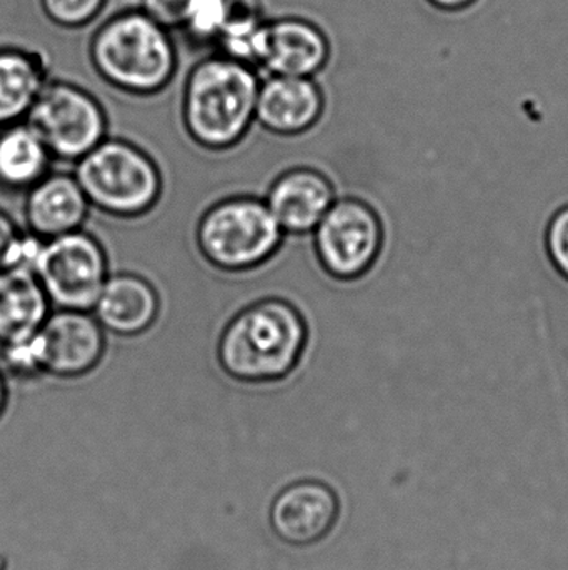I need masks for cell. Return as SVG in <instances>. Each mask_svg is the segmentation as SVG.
<instances>
[{
    "label": "cell",
    "mask_w": 568,
    "mask_h": 570,
    "mask_svg": "<svg viewBox=\"0 0 568 570\" xmlns=\"http://www.w3.org/2000/svg\"><path fill=\"white\" fill-rule=\"evenodd\" d=\"M46 379L77 381L93 374L106 361L109 334L93 312L52 308L40 328Z\"/></svg>",
    "instance_id": "obj_9"
},
{
    "label": "cell",
    "mask_w": 568,
    "mask_h": 570,
    "mask_svg": "<svg viewBox=\"0 0 568 570\" xmlns=\"http://www.w3.org/2000/svg\"><path fill=\"white\" fill-rule=\"evenodd\" d=\"M50 312L52 304L36 274L0 269V344L36 334Z\"/></svg>",
    "instance_id": "obj_17"
},
{
    "label": "cell",
    "mask_w": 568,
    "mask_h": 570,
    "mask_svg": "<svg viewBox=\"0 0 568 570\" xmlns=\"http://www.w3.org/2000/svg\"><path fill=\"white\" fill-rule=\"evenodd\" d=\"M53 169L52 154L27 120L0 127V189L26 196Z\"/></svg>",
    "instance_id": "obj_16"
},
{
    "label": "cell",
    "mask_w": 568,
    "mask_h": 570,
    "mask_svg": "<svg viewBox=\"0 0 568 570\" xmlns=\"http://www.w3.org/2000/svg\"><path fill=\"white\" fill-rule=\"evenodd\" d=\"M262 76L226 53L203 57L190 70L180 99V119L190 140L207 153L239 146L256 126Z\"/></svg>",
    "instance_id": "obj_2"
},
{
    "label": "cell",
    "mask_w": 568,
    "mask_h": 570,
    "mask_svg": "<svg viewBox=\"0 0 568 570\" xmlns=\"http://www.w3.org/2000/svg\"><path fill=\"white\" fill-rule=\"evenodd\" d=\"M7 402H9V382H7L6 375L0 371V417L7 409Z\"/></svg>",
    "instance_id": "obj_26"
},
{
    "label": "cell",
    "mask_w": 568,
    "mask_h": 570,
    "mask_svg": "<svg viewBox=\"0 0 568 570\" xmlns=\"http://www.w3.org/2000/svg\"><path fill=\"white\" fill-rule=\"evenodd\" d=\"M286 237L266 200L243 194L210 204L193 229V243L207 266L232 276L269 264Z\"/></svg>",
    "instance_id": "obj_5"
},
{
    "label": "cell",
    "mask_w": 568,
    "mask_h": 570,
    "mask_svg": "<svg viewBox=\"0 0 568 570\" xmlns=\"http://www.w3.org/2000/svg\"><path fill=\"white\" fill-rule=\"evenodd\" d=\"M20 230L22 229H19V226L13 223L12 217L0 210V269L6 266L7 253H9L10 246L19 236Z\"/></svg>",
    "instance_id": "obj_24"
},
{
    "label": "cell",
    "mask_w": 568,
    "mask_h": 570,
    "mask_svg": "<svg viewBox=\"0 0 568 570\" xmlns=\"http://www.w3.org/2000/svg\"><path fill=\"white\" fill-rule=\"evenodd\" d=\"M92 312L110 337L139 338L159 322L162 298L149 277L132 271H113Z\"/></svg>",
    "instance_id": "obj_15"
},
{
    "label": "cell",
    "mask_w": 568,
    "mask_h": 570,
    "mask_svg": "<svg viewBox=\"0 0 568 570\" xmlns=\"http://www.w3.org/2000/svg\"><path fill=\"white\" fill-rule=\"evenodd\" d=\"M426 2L437 7V9L456 12V10L469 9L477 0H426Z\"/></svg>",
    "instance_id": "obj_25"
},
{
    "label": "cell",
    "mask_w": 568,
    "mask_h": 570,
    "mask_svg": "<svg viewBox=\"0 0 568 570\" xmlns=\"http://www.w3.org/2000/svg\"><path fill=\"white\" fill-rule=\"evenodd\" d=\"M90 60L107 83L142 97L162 92L179 67L170 30L142 9L107 19L90 40Z\"/></svg>",
    "instance_id": "obj_3"
},
{
    "label": "cell",
    "mask_w": 568,
    "mask_h": 570,
    "mask_svg": "<svg viewBox=\"0 0 568 570\" xmlns=\"http://www.w3.org/2000/svg\"><path fill=\"white\" fill-rule=\"evenodd\" d=\"M26 120L42 137L56 167L63 169H72L110 136L109 117L100 100L66 80H47Z\"/></svg>",
    "instance_id": "obj_7"
},
{
    "label": "cell",
    "mask_w": 568,
    "mask_h": 570,
    "mask_svg": "<svg viewBox=\"0 0 568 570\" xmlns=\"http://www.w3.org/2000/svg\"><path fill=\"white\" fill-rule=\"evenodd\" d=\"M23 226L40 239L86 229L92 206L72 169L50 170L23 196Z\"/></svg>",
    "instance_id": "obj_14"
},
{
    "label": "cell",
    "mask_w": 568,
    "mask_h": 570,
    "mask_svg": "<svg viewBox=\"0 0 568 570\" xmlns=\"http://www.w3.org/2000/svg\"><path fill=\"white\" fill-rule=\"evenodd\" d=\"M227 0H192L183 32L200 43H217L226 22Z\"/></svg>",
    "instance_id": "obj_20"
},
{
    "label": "cell",
    "mask_w": 568,
    "mask_h": 570,
    "mask_svg": "<svg viewBox=\"0 0 568 570\" xmlns=\"http://www.w3.org/2000/svg\"><path fill=\"white\" fill-rule=\"evenodd\" d=\"M192 0H142L140 9L169 30H182Z\"/></svg>",
    "instance_id": "obj_23"
},
{
    "label": "cell",
    "mask_w": 568,
    "mask_h": 570,
    "mask_svg": "<svg viewBox=\"0 0 568 570\" xmlns=\"http://www.w3.org/2000/svg\"><path fill=\"white\" fill-rule=\"evenodd\" d=\"M544 246L554 271L568 283V204L550 217Z\"/></svg>",
    "instance_id": "obj_22"
},
{
    "label": "cell",
    "mask_w": 568,
    "mask_h": 570,
    "mask_svg": "<svg viewBox=\"0 0 568 570\" xmlns=\"http://www.w3.org/2000/svg\"><path fill=\"white\" fill-rule=\"evenodd\" d=\"M0 371L7 381L33 382L46 379L40 331L26 338L0 344Z\"/></svg>",
    "instance_id": "obj_19"
},
{
    "label": "cell",
    "mask_w": 568,
    "mask_h": 570,
    "mask_svg": "<svg viewBox=\"0 0 568 570\" xmlns=\"http://www.w3.org/2000/svg\"><path fill=\"white\" fill-rule=\"evenodd\" d=\"M40 3L50 22L62 29H82L100 16L107 0H40Z\"/></svg>",
    "instance_id": "obj_21"
},
{
    "label": "cell",
    "mask_w": 568,
    "mask_h": 570,
    "mask_svg": "<svg viewBox=\"0 0 568 570\" xmlns=\"http://www.w3.org/2000/svg\"><path fill=\"white\" fill-rule=\"evenodd\" d=\"M326 109V94L316 77L263 76L256 124L270 136L293 139L313 130Z\"/></svg>",
    "instance_id": "obj_11"
},
{
    "label": "cell",
    "mask_w": 568,
    "mask_h": 570,
    "mask_svg": "<svg viewBox=\"0 0 568 570\" xmlns=\"http://www.w3.org/2000/svg\"><path fill=\"white\" fill-rule=\"evenodd\" d=\"M329 37L303 17L267 20L257 37L253 66L266 76L317 77L329 66Z\"/></svg>",
    "instance_id": "obj_10"
},
{
    "label": "cell",
    "mask_w": 568,
    "mask_h": 570,
    "mask_svg": "<svg viewBox=\"0 0 568 570\" xmlns=\"http://www.w3.org/2000/svg\"><path fill=\"white\" fill-rule=\"evenodd\" d=\"M90 206L113 219H140L163 193L159 164L126 137L109 136L72 166Z\"/></svg>",
    "instance_id": "obj_4"
},
{
    "label": "cell",
    "mask_w": 568,
    "mask_h": 570,
    "mask_svg": "<svg viewBox=\"0 0 568 570\" xmlns=\"http://www.w3.org/2000/svg\"><path fill=\"white\" fill-rule=\"evenodd\" d=\"M310 344V325L293 302L280 295L256 298L233 312L217 335L216 362L233 382L282 384L296 374Z\"/></svg>",
    "instance_id": "obj_1"
},
{
    "label": "cell",
    "mask_w": 568,
    "mask_h": 570,
    "mask_svg": "<svg viewBox=\"0 0 568 570\" xmlns=\"http://www.w3.org/2000/svg\"><path fill=\"white\" fill-rule=\"evenodd\" d=\"M47 80L36 53L17 47L0 49V127L26 120Z\"/></svg>",
    "instance_id": "obj_18"
},
{
    "label": "cell",
    "mask_w": 568,
    "mask_h": 570,
    "mask_svg": "<svg viewBox=\"0 0 568 570\" xmlns=\"http://www.w3.org/2000/svg\"><path fill=\"white\" fill-rule=\"evenodd\" d=\"M313 256L336 283H357L372 273L386 247L379 210L359 197H337L312 234Z\"/></svg>",
    "instance_id": "obj_6"
},
{
    "label": "cell",
    "mask_w": 568,
    "mask_h": 570,
    "mask_svg": "<svg viewBox=\"0 0 568 570\" xmlns=\"http://www.w3.org/2000/svg\"><path fill=\"white\" fill-rule=\"evenodd\" d=\"M339 515V498L329 485L302 481L277 495L270 509V525L286 544L309 548L332 532Z\"/></svg>",
    "instance_id": "obj_13"
},
{
    "label": "cell",
    "mask_w": 568,
    "mask_h": 570,
    "mask_svg": "<svg viewBox=\"0 0 568 570\" xmlns=\"http://www.w3.org/2000/svg\"><path fill=\"white\" fill-rule=\"evenodd\" d=\"M110 273L102 240L80 229L46 240L36 276L52 308L92 312Z\"/></svg>",
    "instance_id": "obj_8"
},
{
    "label": "cell",
    "mask_w": 568,
    "mask_h": 570,
    "mask_svg": "<svg viewBox=\"0 0 568 570\" xmlns=\"http://www.w3.org/2000/svg\"><path fill=\"white\" fill-rule=\"evenodd\" d=\"M263 200L286 236L310 237L336 203L337 189L322 170L296 166L270 183Z\"/></svg>",
    "instance_id": "obj_12"
}]
</instances>
